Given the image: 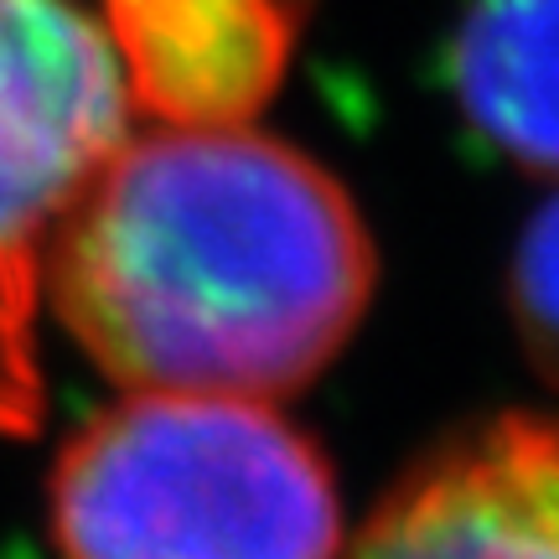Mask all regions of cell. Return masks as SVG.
Wrapping results in <instances>:
<instances>
[{
	"label": "cell",
	"mask_w": 559,
	"mask_h": 559,
	"mask_svg": "<svg viewBox=\"0 0 559 559\" xmlns=\"http://www.w3.org/2000/svg\"><path fill=\"white\" fill-rule=\"evenodd\" d=\"M451 94L498 156L559 181V0H472L451 37Z\"/></svg>",
	"instance_id": "6"
},
{
	"label": "cell",
	"mask_w": 559,
	"mask_h": 559,
	"mask_svg": "<svg viewBox=\"0 0 559 559\" xmlns=\"http://www.w3.org/2000/svg\"><path fill=\"white\" fill-rule=\"evenodd\" d=\"M508 317L528 362L559 389V192L523 223L508 260Z\"/></svg>",
	"instance_id": "7"
},
{
	"label": "cell",
	"mask_w": 559,
	"mask_h": 559,
	"mask_svg": "<svg viewBox=\"0 0 559 559\" xmlns=\"http://www.w3.org/2000/svg\"><path fill=\"white\" fill-rule=\"evenodd\" d=\"M373 285L353 192L243 124L124 135L41 260L68 337L130 394L285 400L347 347Z\"/></svg>",
	"instance_id": "1"
},
{
	"label": "cell",
	"mask_w": 559,
	"mask_h": 559,
	"mask_svg": "<svg viewBox=\"0 0 559 559\" xmlns=\"http://www.w3.org/2000/svg\"><path fill=\"white\" fill-rule=\"evenodd\" d=\"M130 104L160 124H243L290 73L296 0H104Z\"/></svg>",
	"instance_id": "5"
},
{
	"label": "cell",
	"mask_w": 559,
	"mask_h": 559,
	"mask_svg": "<svg viewBox=\"0 0 559 559\" xmlns=\"http://www.w3.org/2000/svg\"><path fill=\"white\" fill-rule=\"evenodd\" d=\"M347 559H559V419L519 409L436 445Z\"/></svg>",
	"instance_id": "4"
},
{
	"label": "cell",
	"mask_w": 559,
	"mask_h": 559,
	"mask_svg": "<svg viewBox=\"0 0 559 559\" xmlns=\"http://www.w3.org/2000/svg\"><path fill=\"white\" fill-rule=\"evenodd\" d=\"M130 94L79 0H0V430L41 415L37 296L62 213L124 145Z\"/></svg>",
	"instance_id": "3"
},
{
	"label": "cell",
	"mask_w": 559,
	"mask_h": 559,
	"mask_svg": "<svg viewBox=\"0 0 559 559\" xmlns=\"http://www.w3.org/2000/svg\"><path fill=\"white\" fill-rule=\"evenodd\" d=\"M47 513L62 559H342L326 456L260 400L124 394L68 436Z\"/></svg>",
	"instance_id": "2"
}]
</instances>
